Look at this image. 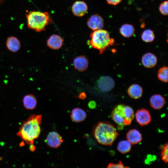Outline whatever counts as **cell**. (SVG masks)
Returning <instances> with one entry per match:
<instances>
[{"label": "cell", "instance_id": "11", "mask_svg": "<svg viewBox=\"0 0 168 168\" xmlns=\"http://www.w3.org/2000/svg\"><path fill=\"white\" fill-rule=\"evenodd\" d=\"M157 58L153 54L148 52L144 54L141 58L142 65L147 68L154 67L157 63Z\"/></svg>", "mask_w": 168, "mask_h": 168}, {"label": "cell", "instance_id": "26", "mask_svg": "<svg viewBox=\"0 0 168 168\" xmlns=\"http://www.w3.org/2000/svg\"><path fill=\"white\" fill-rule=\"evenodd\" d=\"M128 167L124 166L123 163L120 161H119L118 163L115 164L112 163H110L107 166V168H124Z\"/></svg>", "mask_w": 168, "mask_h": 168}, {"label": "cell", "instance_id": "8", "mask_svg": "<svg viewBox=\"0 0 168 168\" xmlns=\"http://www.w3.org/2000/svg\"><path fill=\"white\" fill-rule=\"evenodd\" d=\"M135 116L136 121L142 126L148 124L151 120L150 112L144 108L138 110Z\"/></svg>", "mask_w": 168, "mask_h": 168}, {"label": "cell", "instance_id": "22", "mask_svg": "<svg viewBox=\"0 0 168 168\" xmlns=\"http://www.w3.org/2000/svg\"><path fill=\"white\" fill-rule=\"evenodd\" d=\"M168 68L167 67L163 66L158 70L157 77L160 81L167 83L168 81Z\"/></svg>", "mask_w": 168, "mask_h": 168}, {"label": "cell", "instance_id": "9", "mask_svg": "<svg viewBox=\"0 0 168 168\" xmlns=\"http://www.w3.org/2000/svg\"><path fill=\"white\" fill-rule=\"evenodd\" d=\"M63 140L61 136L57 132L52 131L47 135L46 142L48 146L53 148H57L62 144Z\"/></svg>", "mask_w": 168, "mask_h": 168}, {"label": "cell", "instance_id": "18", "mask_svg": "<svg viewBox=\"0 0 168 168\" xmlns=\"http://www.w3.org/2000/svg\"><path fill=\"white\" fill-rule=\"evenodd\" d=\"M86 112L81 108H76L72 110L71 117L73 122L76 123L82 122L86 119Z\"/></svg>", "mask_w": 168, "mask_h": 168}, {"label": "cell", "instance_id": "13", "mask_svg": "<svg viewBox=\"0 0 168 168\" xmlns=\"http://www.w3.org/2000/svg\"><path fill=\"white\" fill-rule=\"evenodd\" d=\"M149 102L151 106L156 110H160L165 103V98L161 95L156 94L152 95L150 98Z\"/></svg>", "mask_w": 168, "mask_h": 168}, {"label": "cell", "instance_id": "12", "mask_svg": "<svg viewBox=\"0 0 168 168\" xmlns=\"http://www.w3.org/2000/svg\"><path fill=\"white\" fill-rule=\"evenodd\" d=\"M72 11L73 14L77 16H83L86 12L88 7L86 4L82 1H77L73 4Z\"/></svg>", "mask_w": 168, "mask_h": 168}, {"label": "cell", "instance_id": "29", "mask_svg": "<svg viewBox=\"0 0 168 168\" xmlns=\"http://www.w3.org/2000/svg\"><path fill=\"white\" fill-rule=\"evenodd\" d=\"M78 98L82 100H84L86 98V95L84 92L81 93L78 95Z\"/></svg>", "mask_w": 168, "mask_h": 168}, {"label": "cell", "instance_id": "17", "mask_svg": "<svg viewBox=\"0 0 168 168\" xmlns=\"http://www.w3.org/2000/svg\"><path fill=\"white\" fill-rule=\"evenodd\" d=\"M126 138L131 144H135L141 142L142 140L140 133L136 129L129 130L126 134Z\"/></svg>", "mask_w": 168, "mask_h": 168}, {"label": "cell", "instance_id": "23", "mask_svg": "<svg viewBox=\"0 0 168 168\" xmlns=\"http://www.w3.org/2000/svg\"><path fill=\"white\" fill-rule=\"evenodd\" d=\"M155 36L153 31L150 29L144 30L141 35L142 40L146 42H151L153 41Z\"/></svg>", "mask_w": 168, "mask_h": 168}, {"label": "cell", "instance_id": "25", "mask_svg": "<svg viewBox=\"0 0 168 168\" xmlns=\"http://www.w3.org/2000/svg\"><path fill=\"white\" fill-rule=\"evenodd\" d=\"M168 1H165L161 3L159 7V10L162 15L166 16L168 15Z\"/></svg>", "mask_w": 168, "mask_h": 168}, {"label": "cell", "instance_id": "14", "mask_svg": "<svg viewBox=\"0 0 168 168\" xmlns=\"http://www.w3.org/2000/svg\"><path fill=\"white\" fill-rule=\"evenodd\" d=\"M63 42V40L60 36L54 34L50 36L48 39L47 44L50 48L57 50L62 47Z\"/></svg>", "mask_w": 168, "mask_h": 168}, {"label": "cell", "instance_id": "28", "mask_svg": "<svg viewBox=\"0 0 168 168\" xmlns=\"http://www.w3.org/2000/svg\"><path fill=\"white\" fill-rule=\"evenodd\" d=\"M88 105L90 109H93L96 107V103L94 101H91L88 103Z\"/></svg>", "mask_w": 168, "mask_h": 168}, {"label": "cell", "instance_id": "2", "mask_svg": "<svg viewBox=\"0 0 168 168\" xmlns=\"http://www.w3.org/2000/svg\"><path fill=\"white\" fill-rule=\"evenodd\" d=\"M118 135V133L112 124L100 122L96 127L94 136L97 142L101 144L111 146Z\"/></svg>", "mask_w": 168, "mask_h": 168}, {"label": "cell", "instance_id": "10", "mask_svg": "<svg viewBox=\"0 0 168 168\" xmlns=\"http://www.w3.org/2000/svg\"><path fill=\"white\" fill-rule=\"evenodd\" d=\"M89 62L87 58L84 55L76 57L73 60L74 68L80 72L85 71L88 68Z\"/></svg>", "mask_w": 168, "mask_h": 168}, {"label": "cell", "instance_id": "15", "mask_svg": "<svg viewBox=\"0 0 168 168\" xmlns=\"http://www.w3.org/2000/svg\"><path fill=\"white\" fill-rule=\"evenodd\" d=\"M6 45L7 49L10 51L16 53L21 48V43L16 37L11 36L7 40Z\"/></svg>", "mask_w": 168, "mask_h": 168}, {"label": "cell", "instance_id": "19", "mask_svg": "<svg viewBox=\"0 0 168 168\" xmlns=\"http://www.w3.org/2000/svg\"><path fill=\"white\" fill-rule=\"evenodd\" d=\"M23 103L25 108L29 110L35 109L37 105V100L35 97L32 94L25 95L23 99Z\"/></svg>", "mask_w": 168, "mask_h": 168}, {"label": "cell", "instance_id": "4", "mask_svg": "<svg viewBox=\"0 0 168 168\" xmlns=\"http://www.w3.org/2000/svg\"><path fill=\"white\" fill-rule=\"evenodd\" d=\"M111 117L113 121L118 125L120 130L124 126H128L131 124L134 117V111L129 106L119 104L113 110Z\"/></svg>", "mask_w": 168, "mask_h": 168}, {"label": "cell", "instance_id": "1", "mask_svg": "<svg viewBox=\"0 0 168 168\" xmlns=\"http://www.w3.org/2000/svg\"><path fill=\"white\" fill-rule=\"evenodd\" d=\"M41 115H31L21 125L18 135L29 144H32L41 132Z\"/></svg>", "mask_w": 168, "mask_h": 168}, {"label": "cell", "instance_id": "7", "mask_svg": "<svg viewBox=\"0 0 168 168\" xmlns=\"http://www.w3.org/2000/svg\"><path fill=\"white\" fill-rule=\"evenodd\" d=\"M87 23L88 27L94 31L102 29L104 26L103 18L97 14L92 15L88 19Z\"/></svg>", "mask_w": 168, "mask_h": 168}, {"label": "cell", "instance_id": "27", "mask_svg": "<svg viewBox=\"0 0 168 168\" xmlns=\"http://www.w3.org/2000/svg\"><path fill=\"white\" fill-rule=\"evenodd\" d=\"M108 3L113 5H116L120 3L122 0H106Z\"/></svg>", "mask_w": 168, "mask_h": 168}, {"label": "cell", "instance_id": "3", "mask_svg": "<svg viewBox=\"0 0 168 168\" xmlns=\"http://www.w3.org/2000/svg\"><path fill=\"white\" fill-rule=\"evenodd\" d=\"M90 36L91 39L88 41V44L91 47L99 50L100 54L114 42V39L110 37L108 31L102 29L94 30Z\"/></svg>", "mask_w": 168, "mask_h": 168}, {"label": "cell", "instance_id": "20", "mask_svg": "<svg viewBox=\"0 0 168 168\" xmlns=\"http://www.w3.org/2000/svg\"><path fill=\"white\" fill-rule=\"evenodd\" d=\"M119 31L123 36L129 38L134 34L135 29L132 25L129 24H125L120 27Z\"/></svg>", "mask_w": 168, "mask_h": 168}, {"label": "cell", "instance_id": "6", "mask_svg": "<svg viewBox=\"0 0 168 168\" xmlns=\"http://www.w3.org/2000/svg\"><path fill=\"white\" fill-rule=\"evenodd\" d=\"M115 85L114 79L108 76L100 77L96 83L97 88L99 90L103 92L110 91L114 88Z\"/></svg>", "mask_w": 168, "mask_h": 168}, {"label": "cell", "instance_id": "24", "mask_svg": "<svg viewBox=\"0 0 168 168\" xmlns=\"http://www.w3.org/2000/svg\"><path fill=\"white\" fill-rule=\"evenodd\" d=\"M168 146L167 143L164 144L162 147V151L161 153V159L166 163L168 162Z\"/></svg>", "mask_w": 168, "mask_h": 168}, {"label": "cell", "instance_id": "21", "mask_svg": "<svg viewBox=\"0 0 168 168\" xmlns=\"http://www.w3.org/2000/svg\"><path fill=\"white\" fill-rule=\"evenodd\" d=\"M132 144L128 140H124L120 141L117 146L118 150L122 154L126 153L131 150Z\"/></svg>", "mask_w": 168, "mask_h": 168}, {"label": "cell", "instance_id": "5", "mask_svg": "<svg viewBox=\"0 0 168 168\" xmlns=\"http://www.w3.org/2000/svg\"><path fill=\"white\" fill-rule=\"evenodd\" d=\"M26 17L28 27L37 32L44 30L46 26L51 22L47 12L30 11L26 14Z\"/></svg>", "mask_w": 168, "mask_h": 168}, {"label": "cell", "instance_id": "16", "mask_svg": "<svg viewBox=\"0 0 168 168\" xmlns=\"http://www.w3.org/2000/svg\"><path fill=\"white\" fill-rule=\"evenodd\" d=\"M127 93L129 96L131 98L134 99H138L142 96V88L139 84H133L128 88Z\"/></svg>", "mask_w": 168, "mask_h": 168}]
</instances>
